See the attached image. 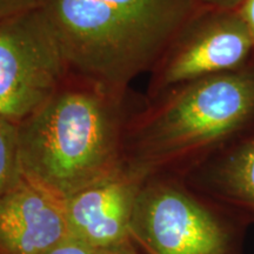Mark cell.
<instances>
[{"mask_svg": "<svg viewBox=\"0 0 254 254\" xmlns=\"http://www.w3.org/2000/svg\"><path fill=\"white\" fill-rule=\"evenodd\" d=\"M147 103L69 72L55 94L17 125L21 177L65 200L125 164L129 120Z\"/></svg>", "mask_w": 254, "mask_h": 254, "instance_id": "6da1fadb", "label": "cell"}, {"mask_svg": "<svg viewBox=\"0 0 254 254\" xmlns=\"http://www.w3.org/2000/svg\"><path fill=\"white\" fill-rule=\"evenodd\" d=\"M69 71L128 90L151 73L200 7L196 0H38Z\"/></svg>", "mask_w": 254, "mask_h": 254, "instance_id": "7a4b0ae2", "label": "cell"}, {"mask_svg": "<svg viewBox=\"0 0 254 254\" xmlns=\"http://www.w3.org/2000/svg\"><path fill=\"white\" fill-rule=\"evenodd\" d=\"M253 127L254 62L147 99L127 126L125 159L151 174L183 176Z\"/></svg>", "mask_w": 254, "mask_h": 254, "instance_id": "3957f363", "label": "cell"}, {"mask_svg": "<svg viewBox=\"0 0 254 254\" xmlns=\"http://www.w3.org/2000/svg\"><path fill=\"white\" fill-rule=\"evenodd\" d=\"M249 224L176 173H152L136 200L129 237L147 254H243Z\"/></svg>", "mask_w": 254, "mask_h": 254, "instance_id": "277c9868", "label": "cell"}, {"mask_svg": "<svg viewBox=\"0 0 254 254\" xmlns=\"http://www.w3.org/2000/svg\"><path fill=\"white\" fill-rule=\"evenodd\" d=\"M69 72L39 7L0 21V118L14 125L24 122L56 93Z\"/></svg>", "mask_w": 254, "mask_h": 254, "instance_id": "5b68a950", "label": "cell"}, {"mask_svg": "<svg viewBox=\"0 0 254 254\" xmlns=\"http://www.w3.org/2000/svg\"><path fill=\"white\" fill-rule=\"evenodd\" d=\"M254 44L238 9L200 5L150 73L147 99L187 82L244 68Z\"/></svg>", "mask_w": 254, "mask_h": 254, "instance_id": "8992f818", "label": "cell"}, {"mask_svg": "<svg viewBox=\"0 0 254 254\" xmlns=\"http://www.w3.org/2000/svg\"><path fill=\"white\" fill-rule=\"evenodd\" d=\"M150 176L144 167L125 161L111 176L64 200L68 236L99 251L132 240L136 200Z\"/></svg>", "mask_w": 254, "mask_h": 254, "instance_id": "52a82bcc", "label": "cell"}, {"mask_svg": "<svg viewBox=\"0 0 254 254\" xmlns=\"http://www.w3.org/2000/svg\"><path fill=\"white\" fill-rule=\"evenodd\" d=\"M68 236L64 200L24 177L0 196V254H44Z\"/></svg>", "mask_w": 254, "mask_h": 254, "instance_id": "ba28073f", "label": "cell"}, {"mask_svg": "<svg viewBox=\"0 0 254 254\" xmlns=\"http://www.w3.org/2000/svg\"><path fill=\"white\" fill-rule=\"evenodd\" d=\"M180 176V174H179ZM202 195L254 222V127L221 146L182 176Z\"/></svg>", "mask_w": 254, "mask_h": 254, "instance_id": "9c48e42d", "label": "cell"}, {"mask_svg": "<svg viewBox=\"0 0 254 254\" xmlns=\"http://www.w3.org/2000/svg\"><path fill=\"white\" fill-rule=\"evenodd\" d=\"M20 178L17 125L0 118V196Z\"/></svg>", "mask_w": 254, "mask_h": 254, "instance_id": "30bf717a", "label": "cell"}, {"mask_svg": "<svg viewBox=\"0 0 254 254\" xmlns=\"http://www.w3.org/2000/svg\"><path fill=\"white\" fill-rule=\"evenodd\" d=\"M99 250H95L87 244L67 236L57 243L55 246L47 250L44 254H98Z\"/></svg>", "mask_w": 254, "mask_h": 254, "instance_id": "8fae6325", "label": "cell"}, {"mask_svg": "<svg viewBox=\"0 0 254 254\" xmlns=\"http://www.w3.org/2000/svg\"><path fill=\"white\" fill-rule=\"evenodd\" d=\"M38 7V0H0V21Z\"/></svg>", "mask_w": 254, "mask_h": 254, "instance_id": "7c38bea8", "label": "cell"}, {"mask_svg": "<svg viewBox=\"0 0 254 254\" xmlns=\"http://www.w3.org/2000/svg\"><path fill=\"white\" fill-rule=\"evenodd\" d=\"M238 12L246 25L247 31L254 44V0H245L239 6Z\"/></svg>", "mask_w": 254, "mask_h": 254, "instance_id": "4fadbf2b", "label": "cell"}, {"mask_svg": "<svg viewBox=\"0 0 254 254\" xmlns=\"http://www.w3.org/2000/svg\"><path fill=\"white\" fill-rule=\"evenodd\" d=\"M200 5L208 7L225 8V9H238L245 0H196Z\"/></svg>", "mask_w": 254, "mask_h": 254, "instance_id": "5bb4252c", "label": "cell"}, {"mask_svg": "<svg viewBox=\"0 0 254 254\" xmlns=\"http://www.w3.org/2000/svg\"><path fill=\"white\" fill-rule=\"evenodd\" d=\"M98 254H139L138 250H136L135 244L132 240L126 241V243L120 244L111 249L100 250Z\"/></svg>", "mask_w": 254, "mask_h": 254, "instance_id": "9a60e30c", "label": "cell"}]
</instances>
